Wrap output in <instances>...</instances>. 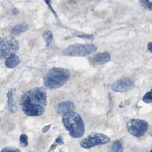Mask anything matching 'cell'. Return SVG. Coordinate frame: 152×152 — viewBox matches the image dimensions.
I'll return each instance as SVG.
<instances>
[{"instance_id": "6da1fadb", "label": "cell", "mask_w": 152, "mask_h": 152, "mask_svg": "<svg viewBox=\"0 0 152 152\" xmlns=\"http://www.w3.org/2000/svg\"><path fill=\"white\" fill-rule=\"evenodd\" d=\"M20 105L23 112L29 116H40L45 111L47 96L44 88H35L25 92L21 98Z\"/></svg>"}, {"instance_id": "7a4b0ae2", "label": "cell", "mask_w": 152, "mask_h": 152, "mask_svg": "<svg viewBox=\"0 0 152 152\" xmlns=\"http://www.w3.org/2000/svg\"><path fill=\"white\" fill-rule=\"evenodd\" d=\"M62 123L66 129L69 132L71 137H82L85 133V126L81 116L75 112H68L63 114Z\"/></svg>"}, {"instance_id": "3957f363", "label": "cell", "mask_w": 152, "mask_h": 152, "mask_svg": "<svg viewBox=\"0 0 152 152\" xmlns=\"http://www.w3.org/2000/svg\"><path fill=\"white\" fill-rule=\"evenodd\" d=\"M70 77L68 69L62 68L51 69L44 80L45 87L49 90L56 89L65 85Z\"/></svg>"}, {"instance_id": "277c9868", "label": "cell", "mask_w": 152, "mask_h": 152, "mask_svg": "<svg viewBox=\"0 0 152 152\" xmlns=\"http://www.w3.org/2000/svg\"><path fill=\"white\" fill-rule=\"evenodd\" d=\"M19 48L18 42L13 37H0V59L7 58L15 54Z\"/></svg>"}, {"instance_id": "5b68a950", "label": "cell", "mask_w": 152, "mask_h": 152, "mask_svg": "<svg viewBox=\"0 0 152 152\" xmlns=\"http://www.w3.org/2000/svg\"><path fill=\"white\" fill-rule=\"evenodd\" d=\"M97 49V47L94 45L76 44L66 48L63 54L66 56L84 57L94 53Z\"/></svg>"}, {"instance_id": "8992f818", "label": "cell", "mask_w": 152, "mask_h": 152, "mask_svg": "<svg viewBox=\"0 0 152 152\" xmlns=\"http://www.w3.org/2000/svg\"><path fill=\"white\" fill-rule=\"evenodd\" d=\"M126 127L130 134L135 137H140L148 131L149 125L147 121L143 120L132 119L127 122Z\"/></svg>"}, {"instance_id": "52a82bcc", "label": "cell", "mask_w": 152, "mask_h": 152, "mask_svg": "<svg viewBox=\"0 0 152 152\" xmlns=\"http://www.w3.org/2000/svg\"><path fill=\"white\" fill-rule=\"evenodd\" d=\"M109 137L100 133H93L80 142L81 147L85 149H90L95 146L106 144L110 142Z\"/></svg>"}, {"instance_id": "ba28073f", "label": "cell", "mask_w": 152, "mask_h": 152, "mask_svg": "<svg viewBox=\"0 0 152 152\" xmlns=\"http://www.w3.org/2000/svg\"><path fill=\"white\" fill-rule=\"evenodd\" d=\"M134 87V81L130 78L125 77L115 81L112 85V91L119 93H124L132 90Z\"/></svg>"}, {"instance_id": "9c48e42d", "label": "cell", "mask_w": 152, "mask_h": 152, "mask_svg": "<svg viewBox=\"0 0 152 152\" xmlns=\"http://www.w3.org/2000/svg\"><path fill=\"white\" fill-rule=\"evenodd\" d=\"M110 55L108 53H102L96 54L94 58L93 61L97 65H103L111 60Z\"/></svg>"}, {"instance_id": "30bf717a", "label": "cell", "mask_w": 152, "mask_h": 152, "mask_svg": "<svg viewBox=\"0 0 152 152\" xmlns=\"http://www.w3.org/2000/svg\"><path fill=\"white\" fill-rule=\"evenodd\" d=\"M75 104L70 101L62 102L58 106V112L59 114H64L68 112L71 111L75 109Z\"/></svg>"}, {"instance_id": "8fae6325", "label": "cell", "mask_w": 152, "mask_h": 152, "mask_svg": "<svg viewBox=\"0 0 152 152\" xmlns=\"http://www.w3.org/2000/svg\"><path fill=\"white\" fill-rule=\"evenodd\" d=\"M8 98V107L9 111L12 113L16 112L18 110V107L14 99L13 90L11 89L7 95Z\"/></svg>"}, {"instance_id": "7c38bea8", "label": "cell", "mask_w": 152, "mask_h": 152, "mask_svg": "<svg viewBox=\"0 0 152 152\" xmlns=\"http://www.w3.org/2000/svg\"><path fill=\"white\" fill-rule=\"evenodd\" d=\"M20 62V59L18 56L14 54L11 55L6 58L5 64L7 67L10 69H13L18 65Z\"/></svg>"}, {"instance_id": "4fadbf2b", "label": "cell", "mask_w": 152, "mask_h": 152, "mask_svg": "<svg viewBox=\"0 0 152 152\" xmlns=\"http://www.w3.org/2000/svg\"><path fill=\"white\" fill-rule=\"evenodd\" d=\"M29 26L28 24H20L13 26L11 29V33L14 35H18L28 30Z\"/></svg>"}, {"instance_id": "5bb4252c", "label": "cell", "mask_w": 152, "mask_h": 152, "mask_svg": "<svg viewBox=\"0 0 152 152\" xmlns=\"http://www.w3.org/2000/svg\"><path fill=\"white\" fill-rule=\"evenodd\" d=\"M123 146L122 143L118 140H116L112 143L109 146L107 152H122Z\"/></svg>"}, {"instance_id": "9a60e30c", "label": "cell", "mask_w": 152, "mask_h": 152, "mask_svg": "<svg viewBox=\"0 0 152 152\" xmlns=\"http://www.w3.org/2000/svg\"><path fill=\"white\" fill-rule=\"evenodd\" d=\"M43 37L46 43V45L47 46H49L51 42L53 37V35L52 32L50 30H46L44 33L43 34Z\"/></svg>"}, {"instance_id": "2e32d148", "label": "cell", "mask_w": 152, "mask_h": 152, "mask_svg": "<svg viewBox=\"0 0 152 152\" xmlns=\"http://www.w3.org/2000/svg\"><path fill=\"white\" fill-rule=\"evenodd\" d=\"M140 4L145 9H147L150 11H151L152 9V2L149 0H139Z\"/></svg>"}, {"instance_id": "e0dca14e", "label": "cell", "mask_w": 152, "mask_h": 152, "mask_svg": "<svg viewBox=\"0 0 152 152\" xmlns=\"http://www.w3.org/2000/svg\"><path fill=\"white\" fill-rule=\"evenodd\" d=\"M21 146V147H26L28 145V137L26 134H22L20 137Z\"/></svg>"}, {"instance_id": "ac0fdd59", "label": "cell", "mask_w": 152, "mask_h": 152, "mask_svg": "<svg viewBox=\"0 0 152 152\" xmlns=\"http://www.w3.org/2000/svg\"><path fill=\"white\" fill-rule=\"evenodd\" d=\"M142 100L144 102L146 103H151L152 102V90L147 92L144 96L142 98Z\"/></svg>"}, {"instance_id": "d6986e66", "label": "cell", "mask_w": 152, "mask_h": 152, "mask_svg": "<svg viewBox=\"0 0 152 152\" xmlns=\"http://www.w3.org/2000/svg\"><path fill=\"white\" fill-rule=\"evenodd\" d=\"M1 152H21L19 150L12 147H7L4 148Z\"/></svg>"}, {"instance_id": "ffe728a7", "label": "cell", "mask_w": 152, "mask_h": 152, "mask_svg": "<svg viewBox=\"0 0 152 152\" xmlns=\"http://www.w3.org/2000/svg\"><path fill=\"white\" fill-rule=\"evenodd\" d=\"M43 1H44L48 5V7H49L51 10V11L55 15V17H57L56 12L54 11V10L53 9L52 7L51 6V0H43Z\"/></svg>"}, {"instance_id": "44dd1931", "label": "cell", "mask_w": 152, "mask_h": 152, "mask_svg": "<svg viewBox=\"0 0 152 152\" xmlns=\"http://www.w3.org/2000/svg\"><path fill=\"white\" fill-rule=\"evenodd\" d=\"M56 142H57V144L59 145H61L63 144L64 142H63V140H62V137H61L59 136L58 138H57L56 140Z\"/></svg>"}, {"instance_id": "7402d4cb", "label": "cell", "mask_w": 152, "mask_h": 152, "mask_svg": "<svg viewBox=\"0 0 152 152\" xmlns=\"http://www.w3.org/2000/svg\"><path fill=\"white\" fill-rule=\"evenodd\" d=\"M79 37L82 38H91L93 37V35H83L79 36Z\"/></svg>"}, {"instance_id": "603a6c76", "label": "cell", "mask_w": 152, "mask_h": 152, "mask_svg": "<svg viewBox=\"0 0 152 152\" xmlns=\"http://www.w3.org/2000/svg\"><path fill=\"white\" fill-rule=\"evenodd\" d=\"M12 13L14 15H17L19 13V11L17 8H14L12 10Z\"/></svg>"}, {"instance_id": "cb8c5ba5", "label": "cell", "mask_w": 152, "mask_h": 152, "mask_svg": "<svg viewBox=\"0 0 152 152\" xmlns=\"http://www.w3.org/2000/svg\"><path fill=\"white\" fill-rule=\"evenodd\" d=\"M148 50L150 51V52L152 53V42H150L148 44Z\"/></svg>"}]
</instances>
